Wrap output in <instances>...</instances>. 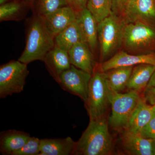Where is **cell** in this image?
Masks as SVG:
<instances>
[{"mask_svg": "<svg viewBox=\"0 0 155 155\" xmlns=\"http://www.w3.org/2000/svg\"><path fill=\"white\" fill-rule=\"evenodd\" d=\"M77 21L83 35L84 43L94 53L98 43V23L86 8L77 13Z\"/></svg>", "mask_w": 155, "mask_h": 155, "instance_id": "9a60e30c", "label": "cell"}, {"mask_svg": "<svg viewBox=\"0 0 155 155\" xmlns=\"http://www.w3.org/2000/svg\"><path fill=\"white\" fill-rule=\"evenodd\" d=\"M122 16L126 23L142 22L155 27V0H129Z\"/></svg>", "mask_w": 155, "mask_h": 155, "instance_id": "9c48e42d", "label": "cell"}, {"mask_svg": "<svg viewBox=\"0 0 155 155\" xmlns=\"http://www.w3.org/2000/svg\"><path fill=\"white\" fill-rule=\"evenodd\" d=\"M108 89L112 109L109 125L113 130L122 132L126 129L130 116L142 96L134 91L122 93Z\"/></svg>", "mask_w": 155, "mask_h": 155, "instance_id": "5b68a950", "label": "cell"}, {"mask_svg": "<svg viewBox=\"0 0 155 155\" xmlns=\"http://www.w3.org/2000/svg\"><path fill=\"white\" fill-rule=\"evenodd\" d=\"M84 103L90 120L107 116L110 103L104 72L95 69L90 81L87 100Z\"/></svg>", "mask_w": 155, "mask_h": 155, "instance_id": "8992f818", "label": "cell"}, {"mask_svg": "<svg viewBox=\"0 0 155 155\" xmlns=\"http://www.w3.org/2000/svg\"><path fill=\"white\" fill-rule=\"evenodd\" d=\"M21 9V4L17 2H11L1 5L0 20L3 21L16 18L19 16Z\"/></svg>", "mask_w": 155, "mask_h": 155, "instance_id": "cb8c5ba5", "label": "cell"}, {"mask_svg": "<svg viewBox=\"0 0 155 155\" xmlns=\"http://www.w3.org/2000/svg\"><path fill=\"white\" fill-rule=\"evenodd\" d=\"M154 86H155V70L153 73L152 76L147 86V88Z\"/></svg>", "mask_w": 155, "mask_h": 155, "instance_id": "f546056e", "label": "cell"}, {"mask_svg": "<svg viewBox=\"0 0 155 155\" xmlns=\"http://www.w3.org/2000/svg\"><path fill=\"white\" fill-rule=\"evenodd\" d=\"M27 132L9 130L1 132L0 152L4 155H13L25 145L30 137Z\"/></svg>", "mask_w": 155, "mask_h": 155, "instance_id": "2e32d148", "label": "cell"}, {"mask_svg": "<svg viewBox=\"0 0 155 155\" xmlns=\"http://www.w3.org/2000/svg\"><path fill=\"white\" fill-rule=\"evenodd\" d=\"M133 67H118L104 72L108 88L117 93L127 89Z\"/></svg>", "mask_w": 155, "mask_h": 155, "instance_id": "44dd1931", "label": "cell"}, {"mask_svg": "<svg viewBox=\"0 0 155 155\" xmlns=\"http://www.w3.org/2000/svg\"><path fill=\"white\" fill-rule=\"evenodd\" d=\"M86 8L98 23L113 12L112 0H88Z\"/></svg>", "mask_w": 155, "mask_h": 155, "instance_id": "7402d4cb", "label": "cell"}, {"mask_svg": "<svg viewBox=\"0 0 155 155\" xmlns=\"http://www.w3.org/2000/svg\"><path fill=\"white\" fill-rule=\"evenodd\" d=\"M155 70V65L142 64L133 67L127 89L140 93L144 91Z\"/></svg>", "mask_w": 155, "mask_h": 155, "instance_id": "d6986e66", "label": "cell"}, {"mask_svg": "<svg viewBox=\"0 0 155 155\" xmlns=\"http://www.w3.org/2000/svg\"><path fill=\"white\" fill-rule=\"evenodd\" d=\"M107 117L89 123L79 140L73 155H110L114 153L113 138L109 130Z\"/></svg>", "mask_w": 155, "mask_h": 155, "instance_id": "6da1fadb", "label": "cell"}, {"mask_svg": "<svg viewBox=\"0 0 155 155\" xmlns=\"http://www.w3.org/2000/svg\"><path fill=\"white\" fill-rule=\"evenodd\" d=\"M143 97L148 104L155 105V86L147 88L143 91Z\"/></svg>", "mask_w": 155, "mask_h": 155, "instance_id": "4316f807", "label": "cell"}, {"mask_svg": "<svg viewBox=\"0 0 155 155\" xmlns=\"http://www.w3.org/2000/svg\"><path fill=\"white\" fill-rule=\"evenodd\" d=\"M69 5L66 0H38L37 5V16L41 18L61 8Z\"/></svg>", "mask_w": 155, "mask_h": 155, "instance_id": "603a6c76", "label": "cell"}, {"mask_svg": "<svg viewBox=\"0 0 155 155\" xmlns=\"http://www.w3.org/2000/svg\"><path fill=\"white\" fill-rule=\"evenodd\" d=\"M66 1L68 3V5L74 9V0H66Z\"/></svg>", "mask_w": 155, "mask_h": 155, "instance_id": "1f68e13d", "label": "cell"}, {"mask_svg": "<svg viewBox=\"0 0 155 155\" xmlns=\"http://www.w3.org/2000/svg\"><path fill=\"white\" fill-rule=\"evenodd\" d=\"M92 74L71 65L62 72L58 84L64 90L77 96L86 102Z\"/></svg>", "mask_w": 155, "mask_h": 155, "instance_id": "ba28073f", "label": "cell"}, {"mask_svg": "<svg viewBox=\"0 0 155 155\" xmlns=\"http://www.w3.org/2000/svg\"><path fill=\"white\" fill-rule=\"evenodd\" d=\"M71 65L92 74L97 65L94 53L84 42L74 45L69 51Z\"/></svg>", "mask_w": 155, "mask_h": 155, "instance_id": "4fadbf2b", "label": "cell"}, {"mask_svg": "<svg viewBox=\"0 0 155 155\" xmlns=\"http://www.w3.org/2000/svg\"><path fill=\"white\" fill-rule=\"evenodd\" d=\"M122 47L133 54L155 53V27L142 22L126 23Z\"/></svg>", "mask_w": 155, "mask_h": 155, "instance_id": "277c9868", "label": "cell"}, {"mask_svg": "<svg viewBox=\"0 0 155 155\" xmlns=\"http://www.w3.org/2000/svg\"><path fill=\"white\" fill-rule=\"evenodd\" d=\"M43 61L50 74L58 83L62 72L71 66L68 52L56 46L48 53Z\"/></svg>", "mask_w": 155, "mask_h": 155, "instance_id": "5bb4252c", "label": "cell"}, {"mask_svg": "<svg viewBox=\"0 0 155 155\" xmlns=\"http://www.w3.org/2000/svg\"><path fill=\"white\" fill-rule=\"evenodd\" d=\"M140 134L144 138L155 140V111L154 109L151 119L142 128Z\"/></svg>", "mask_w": 155, "mask_h": 155, "instance_id": "484cf974", "label": "cell"}, {"mask_svg": "<svg viewBox=\"0 0 155 155\" xmlns=\"http://www.w3.org/2000/svg\"><path fill=\"white\" fill-rule=\"evenodd\" d=\"M113 12L116 14L121 15L122 13V9L120 5L119 0H112Z\"/></svg>", "mask_w": 155, "mask_h": 155, "instance_id": "f1b7e54d", "label": "cell"}, {"mask_svg": "<svg viewBox=\"0 0 155 155\" xmlns=\"http://www.w3.org/2000/svg\"><path fill=\"white\" fill-rule=\"evenodd\" d=\"M153 109H154V110L155 111V105L153 106Z\"/></svg>", "mask_w": 155, "mask_h": 155, "instance_id": "d590c367", "label": "cell"}, {"mask_svg": "<svg viewBox=\"0 0 155 155\" xmlns=\"http://www.w3.org/2000/svg\"><path fill=\"white\" fill-rule=\"evenodd\" d=\"M153 113V106L148 104L143 97H142L130 116L125 130L140 133L142 128L151 119Z\"/></svg>", "mask_w": 155, "mask_h": 155, "instance_id": "ac0fdd59", "label": "cell"}, {"mask_svg": "<svg viewBox=\"0 0 155 155\" xmlns=\"http://www.w3.org/2000/svg\"><path fill=\"white\" fill-rule=\"evenodd\" d=\"M8 0H0V4H1V5H4V4H5V3H7V2H8Z\"/></svg>", "mask_w": 155, "mask_h": 155, "instance_id": "e575fe53", "label": "cell"}, {"mask_svg": "<svg viewBox=\"0 0 155 155\" xmlns=\"http://www.w3.org/2000/svg\"><path fill=\"white\" fill-rule=\"evenodd\" d=\"M76 143L70 137L41 139L40 155H72Z\"/></svg>", "mask_w": 155, "mask_h": 155, "instance_id": "e0dca14e", "label": "cell"}, {"mask_svg": "<svg viewBox=\"0 0 155 155\" xmlns=\"http://www.w3.org/2000/svg\"><path fill=\"white\" fill-rule=\"evenodd\" d=\"M126 23L121 15L113 12L98 24L101 63L113 57L122 47L123 31Z\"/></svg>", "mask_w": 155, "mask_h": 155, "instance_id": "3957f363", "label": "cell"}, {"mask_svg": "<svg viewBox=\"0 0 155 155\" xmlns=\"http://www.w3.org/2000/svg\"><path fill=\"white\" fill-rule=\"evenodd\" d=\"M35 0H23L24 2L26 3V4H31L34 2Z\"/></svg>", "mask_w": 155, "mask_h": 155, "instance_id": "836d02e7", "label": "cell"}, {"mask_svg": "<svg viewBox=\"0 0 155 155\" xmlns=\"http://www.w3.org/2000/svg\"><path fill=\"white\" fill-rule=\"evenodd\" d=\"M88 0H74V9L76 14L86 8Z\"/></svg>", "mask_w": 155, "mask_h": 155, "instance_id": "83f0119b", "label": "cell"}, {"mask_svg": "<svg viewBox=\"0 0 155 155\" xmlns=\"http://www.w3.org/2000/svg\"><path fill=\"white\" fill-rule=\"evenodd\" d=\"M142 64L155 65V53L137 55L121 50L107 61L98 64L96 69L105 72L118 67H134Z\"/></svg>", "mask_w": 155, "mask_h": 155, "instance_id": "30bf717a", "label": "cell"}, {"mask_svg": "<svg viewBox=\"0 0 155 155\" xmlns=\"http://www.w3.org/2000/svg\"><path fill=\"white\" fill-rule=\"evenodd\" d=\"M29 74L27 64L11 61L0 67V98H5L23 91Z\"/></svg>", "mask_w": 155, "mask_h": 155, "instance_id": "52a82bcc", "label": "cell"}, {"mask_svg": "<svg viewBox=\"0 0 155 155\" xmlns=\"http://www.w3.org/2000/svg\"><path fill=\"white\" fill-rule=\"evenodd\" d=\"M55 46L69 51L76 44L84 42V39L77 19L54 38Z\"/></svg>", "mask_w": 155, "mask_h": 155, "instance_id": "ffe728a7", "label": "cell"}, {"mask_svg": "<svg viewBox=\"0 0 155 155\" xmlns=\"http://www.w3.org/2000/svg\"><path fill=\"white\" fill-rule=\"evenodd\" d=\"M54 46V38L45 26L43 19L37 16L31 23L25 49L18 60L27 65L35 61H43Z\"/></svg>", "mask_w": 155, "mask_h": 155, "instance_id": "7a4b0ae2", "label": "cell"}, {"mask_svg": "<svg viewBox=\"0 0 155 155\" xmlns=\"http://www.w3.org/2000/svg\"><path fill=\"white\" fill-rule=\"evenodd\" d=\"M41 19L49 33L55 38L76 20L77 14L73 8L67 5Z\"/></svg>", "mask_w": 155, "mask_h": 155, "instance_id": "8fae6325", "label": "cell"}, {"mask_svg": "<svg viewBox=\"0 0 155 155\" xmlns=\"http://www.w3.org/2000/svg\"><path fill=\"white\" fill-rule=\"evenodd\" d=\"M121 132V145L127 154L153 155V140L144 138L140 133L128 130H124Z\"/></svg>", "mask_w": 155, "mask_h": 155, "instance_id": "7c38bea8", "label": "cell"}, {"mask_svg": "<svg viewBox=\"0 0 155 155\" xmlns=\"http://www.w3.org/2000/svg\"><path fill=\"white\" fill-rule=\"evenodd\" d=\"M129 1V0H119L120 5H121V7H122V11H123V10H124L125 5L127 4V3L128 2V1ZM122 12H123V11H122Z\"/></svg>", "mask_w": 155, "mask_h": 155, "instance_id": "4dcf8cb0", "label": "cell"}, {"mask_svg": "<svg viewBox=\"0 0 155 155\" xmlns=\"http://www.w3.org/2000/svg\"><path fill=\"white\" fill-rule=\"evenodd\" d=\"M40 145L41 140L30 137L25 145L13 155H40Z\"/></svg>", "mask_w": 155, "mask_h": 155, "instance_id": "d4e9b609", "label": "cell"}, {"mask_svg": "<svg viewBox=\"0 0 155 155\" xmlns=\"http://www.w3.org/2000/svg\"><path fill=\"white\" fill-rule=\"evenodd\" d=\"M152 146L153 155H155V140H153Z\"/></svg>", "mask_w": 155, "mask_h": 155, "instance_id": "d6a6232c", "label": "cell"}]
</instances>
